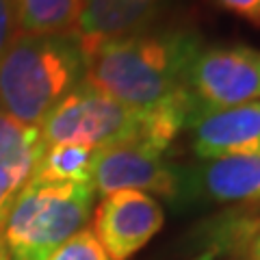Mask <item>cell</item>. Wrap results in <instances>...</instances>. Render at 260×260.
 Returning a JSON list of instances; mask_svg holds the SVG:
<instances>
[{"instance_id": "cell-1", "label": "cell", "mask_w": 260, "mask_h": 260, "mask_svg": "<svg viewBox=\"0 0 260 260\" xmlns=\"http://www.w3.org/2000/svg\"><path fill=\"white\" fill-rule=\"evenodd\" d=\"M202 50L193 30H143L98 46L85 61V83L148 119L150 145L169 150L193 115L189 70Z\"/></svg>"}, {"instance_id": "cell-2", "label": "cell", "mask_w": 260, "mask_h": 260, "mask_svg": "<svg viewBox=\"0 0 260 260\" xmlns=\"http://www.w3.org/2000/svg\"><path fill=\"white\" fill-rule=\"evenodd\" d=\"M76 32L18 35L0 56V111L39 126L56 102L85 78Z\"/></svg>"}, {"instance_id": "cell-3", "label": "cell", "mask_w": 260, "mask_h": 260, "mask_svg": "<svg viewBox=\"0 0 260 260\" xmlns=\"http://www.w3.org/2000/svg\"><path fill=\"white\" fill-rule=\"evenodd\" d=\"M95 195L91 182H26L5 217L9 260H46L85 228Z\"/></svg>"}, {"instance_id": "cell-4", "label": "cell", "mask_w": 260, "mask_h": 260, "mask_svg": "<svg viewBox=\"0 0 260 260\" xmlns=\"http://www.w3.org/2000/svg\"><path fill=\"white\" fill-rule=\"evenodd\" d=\"M39 133L46 145L74 143L104 150L124 143H148V121L141 113L80 80L48 111Z\"/></svg>"}, {"instance_id": "cell-5", "label": "cell", "mask_w": 260, "mask_h": 260, "mask_svg": "<svg viewBox=\"0 0 260 260\" xmlns=\"http://www.w3.org/2000/svg\"><path fill=\"white\" fill-rule=\"evenodd\" d=\"M186 89L193 115L239 107L260 100V50L249 46L202 48L189 70Z\"/></svg>"}, {"instance_id": "cell-6", "label": "cell", "mask_w": 260, "mask_h": 260, "mask_svg": "<svg viewBox=\"0 0 260 260\" xmlns=\"http://www.w3.org/2000/svg\"><path fill=\"white\" fill-rule=\"evenodd\" d=\"M165 150L148 143H124L95 150L91 165V184L102 198L115 191L135 189L178 200L189 191V172L172 165Z\"/></svg>"}, {"instance_id": "cell-7", "label": "cell", "mask_w": 260, "mask_h": 260, "mask_svg": "<svg viewBox=\"0 0 260 260\" xmlns=\"http://www.w3.org/2000/svg\"><path fill=\"white\" fill-rule=\"evenodd\" d=\"M165 213L150 193L124 189L104 195L93 213V234L111 260H130L160 232Z\"/></svg>"}, {"instance_id": "cell-8", "label": "cell", "mask_w": 260, "mask_h": 260, "mask_svg": "<svg viewBox=\"0 0 260 260\" xmlns=\"http://www.w3.org/2000/svg\"><path fill=\"white\" fill-rule=\"evenodd\" d=\"M191 150L202 160H217L260 145V100L206 113L186 128Z\"/></svg>"}, {"instance_id": "cell-9", "label": "cell", "mask_w": 260, "mask_h": 260, "mask_svg": "<svg viewBox=\"0 0 260 260\" xmlns=\"http://www.w3.org/2000/svg\"><path fill=\"white\" fill-rule=\"evenodd\" d=\"M162 0H83L76 37L85 56L98 46L148 30Z\"/></svg>"}, {"instance_id": "cell-10", "label": "cell", "mask_w": 260, "mask_h": 260, "mask_svg": "<svg viewBox=\"0 0 260 260\" xmlns=\"http://www.w3.org/2000/svg\"><path fill=\"white\" fill-rule=\"evenodd\" d=\"M189 191H202L215 202L260 200V145L234 156L206 160L189 172Z\"/></svg>"}, {"instance_id": "cell-11", "label": "cell", "mask_w": 260, "mask_h": 260, "mask_svg": "<svg viewBox=\"0 0 260 260\" xmlns=\"http://www.w3.org/2000/svg\"><path fill=\"white\" fill-rule=\"evenodd\" d=\"M18 35L76 32L83 0H11Z\"/></svg>"}, {"instance_id": "cell-12", "label": "cell", "mask_w": 260, "mask_h": 260, "mask_svg": "<svg viewBox=\"0 0 260 260\" xmlns=\"http://www.w3.org/2000/svg\"><path fill=\"white\" fill-rule=\"evenodd\" d=\"M46 143L39 126L22 124L0 111V169L26 184Z\"/></svg>"}, {"instance_id": "cell-13", "label": "cell", "mask_w": 260, "mask_h": 260, "mask_svg": "<svg viewBox=\"0 0 260 260\" xmlns=\"http://www.w3.org/2000/svg\"><path fill=\"white\" fill-rule=\"evenodd\" d=\"M95 150L87 145L54 143L46 145L28 182L65 184V182H91V165Z\"/></svg>"}, {"instance_id": "cell-14", "label": "cell", "mask_w": 260, "mask_h": 260, "mask_svg": "<svg viewBox=\"0 0 260 260\" xmlns=\"http://www.w3.org/2000/svg\"><path fill=\"white\" fill-rule=\"evenodd\" d=\"M46 260H111V256L104 251L91 228H83L61 247H56Z\"/></svg>"}, {"instance_id": "cell-15", "label": "cell", "mask_w": 260, "mask_h": 260, "mask_svg": "<svg viewBox=\"0 0 260 260\" xmlns=\"http://www.w3.org/2000/svg\"><path fill=\"white\" fill-rule=\"evenodd\" d=\"M213 3L219 9L260 26V0H213Z\"/></svg>"}, {"instance_id": "cell-16", "label": "cell", "mask_w": 260, "mask_h": 260, "mask_svg": "<svg viewBox=\"0 0 260 260\" xmlns=\"http://www.w3.org/2000/svg\"><path fill=\"white\" fill-rule=\"evenodd\" d=\"M18 37V24H15L11 0H0V56Z\"/></svg>"}, {"instance_id": "cell-17", "label": "cell", "mask_w": 260, "mask_h": 260, "mask_svg": "<svg viewBox=\"0 0 260 260\" xmlns=\"http://www.w3.org/2000/svg\"><path fill=\"white\" fill-rule=\"evenodd\" d=\"M24 182L18 180L15 176L7 174L0 169V213H5V210H9L11 202L15 200V195L22 191Z\"/></svg>"}, {"instance_id": "cell-18", "label": "cell", "mask_w": 260, "mask_h": 260, "mask_svg": "<svg viewBox=\"0 0 260 260\" xmlns=\"http://www.w3.org/2000/svg\"><path fill=\"white\" fill-rule=\"evenodd\" d=\"M249 260H260V225L251 234V243H249Z\"/></svg>"}, {"instance_id": "cell-19", "label": "cell", "mask_w": 260, "mask_h": 260, "mask_svg": "<svg viewBox=\"0 0 260 260\" xmlns=\"http://www.w3.org/2000/svg\"><path fill=\"white\" fill-rule=\"evenodd\" d=\"M5 217L7 210L0 213V260H9V251H7V243H5Z\"/></svg>"}, {"instance_id": "cell-20", "label": "cell", "mask_w": 260, "mask_h": 260, "mask_svg": "<svg viewBox=\"0 0 260 260\" xmlns=\"http://www.w3.org/2000/svg\"><path fill=\"white\" fill-rule=\"evenodd\" d=\"M202 260H210V258H208V256H204V258H202Z\"/></svg>"}]
</instances>
